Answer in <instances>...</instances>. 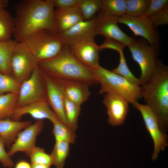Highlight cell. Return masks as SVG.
<instances>
[{
    "mask_svg": "<svg viewBox=\"0 0 168 168\" xmlns=\"http://www.w3.org/2000/svg\"><path fill=\"white\" fill-rule=\"evenodd\" d=\"M126 0H101L100 11L110 15L121 17L126 12Z\"/></svg>",
    "mask_w": 168,
    "mask_h": 168,
    "instance_id": "25",
    "label": "cell"
},
{
    "mask_svg": "<svg viewBox=\"0 0 168 168\" xmlns=\"http://www.w3.org/2000/svg\"><path fill=\"white\" fill-rule=\"evenodd\" d=\"M101 0H80L78 7L83 20L91 19L100 11Z\"/></svg>",
    "mask_w": 168,
    "mask_h": 168,
    "instance_id": "28",
    "label": "cell"
},
{
    "mask_svg": "<svg viewBox=\"0 0 168 168\" xmlns=\"http://www.w3.org/2000/svg\"><path fill=\"white\" fill-rule=\"evenodd\" d=\"M96 16L91 20L82 21L59 35L67 44L83 41H94Z\"/></svg>",
    "mask_w": 168,
    "mask_h": 168,
    "instance_id": "17",
    "label": "cell"
},
{
    "mask_svg": "<svg viewBox=\"0 0 168 168\" xmlns=\"http://www.w3.org/2000/svg\"><path fill=\"white\" fill-rule=\"evenodd\" d=\"M39 65L45 73L53 77L81 81L89 86L98 84L95 76L94 69L80 62L66 44L57 56L39 62Z\"/></svg>",
    "mask_w": 168,
    "mask_h": 168,
    "instance_id": "3",
    "label": "cell"
},
{
    "mask_svg": "<svg viewBox=\"0 0 168 168\" xmlns=\"http://www.w3.org/2000/svg\"><path fill=\"white\" fill-rule=\"evenodd\" d=\"M26 114H29L38 120L47 119L52 123L59 120L50 108L47 100L37 101L16 107L10 118L14 121H20L21 117Z\"/></svg>",
    "mask_w": 168,
    "mask_h": 168,
    "instance_id": "16",
    "label": "cell"
},
{
    "mask_svg": "<svg viewBox=\"0 0 168 168\" xmlns=\"http://www.w3.org/2000/svg\"><path fill=\"white\" fill-rule=\"evenodd\" d=\"M167 6L168 0H150L148 8L143 16L148 17Z\"/></svg>",
    "mask_w": 168,
    "mask_h": 168,
    "instance_id": "34",
    "label": "cell"
},
{
    "mask_svg": "<svg viewBox=\"0 0 168 168\" xmlns=\"http://www.w3.org/2000/svg\"><path fill=\"white\" fill-rule=\"evenodd\" d=\"M70 144L67 142H55L50 154L53 165L56 168H63L70 152Z\"/></svg>",
    "mask_w": 168,
    "mask_h": 168,
    "instance_id": "24",
    "label": "cell"
},
{
    "mask_svg": "<svg viewBox=\"0 0 168 168\" xmlns=\"http://www.w3.org/2000/svg\"><path fill=\"white\" fill-rule=\"evenodd\" d=\"M42 100H47L45 72L39 65L21 84L16 108Z\"/></svg>",
    "mask_w": 168,
    "mask_h": 168,
    "instance_id": "7",
    "label": "cell"
},
{
    "mask_svg": "<svg viewBox=\"0 0 168 168\" xmlns=\"http://www.w3.org/2000/svg\"><path fill=\"white\" fill-rule=\"evenodd\" d=\"M80 107L64 96V111L67 125L74 132L78 127Z\"/></svg>",
    "mask_w": 168,
    "mask_h": 168,
    "instance_id": "27",
    "label": "cell"
},
{
    "mask_svg": "<svg viewBox=\"0 0 168 168\" xmlns=\"http://www.w3.org/2000/svg\"><path fill=\"white\" fill-rule=\"evenodd\" d=\"M17 42L11 39L0 41V72L12 75L11 58Z\"/></svg>",
    "mask_w": 168,
    "mask_h": 168,
    "instance_id": "21",
    "label": "cell"
},
{
    "mask_svg": "<svg viewBox=\"0 0 168 168\" xmlns=\"http://www.w3.org/2000/svg\"><path fill=\"white\" fill-rule=\"evenodd\" d=\"M44 126L43 120H38L20 131L9 148L7 152L9 156L11 157L16 153L21 152H24L29 156L36 147L35 142L36 138L43 129Z\"/></svg>",
    "mask_w": 168,
    "mask_h": 168,
    "instance_id": "12",
    "label": "cell"
},
{
    "mask_svg": "<svg viewBox=\"0 0 168 168\" xmlns=\"http://www.w3.org/2000/svg\"><path fill=\"white\" fill-rule=\"evenodd\" d=\"M119 54V63L118 66L111 71L116 74L120 75L131 83L138 86H140V82L139 79L137 78L131 72L128 68L124 56L123 50L118 52Z\"/></svg>",
    "mask_w": 168,
    "mask_h": 168,
    "instance_id": "29",
    "label": "cell"
},
{
    "mask_svg": "<svg viewBox=\"0 0 168 168\" xmlns=\"http://www.w3.org/2000/svg\"><path fill=\"white\" fill-rule=\"evenodd\" d=\"M21 85L12 76L0 72V95L5 93L18 94Z\"/></svg>",
    "mask_w": 168,
    "mask_h": 168,
    "instance_id": "31",
    "label": "cell"
},
{
    "mask_svg": "<svg viewBox=\"0 0 168 168\" xmlns=\"http://www.w3.org/2000/svg\"><path fill=\"white\" fill-rule=\"evenodd\" d=\"M31 124L30 121H15L10 118L0 119V137L5 146L9 148L15 141L17 134Z\"/></svg>",
    "mask_w": 168,
    "mask_h": 168,
    "instance_id": "20",
    "label": "cell"
},
{
    "mask_svg": "<svg viewBox=\"0 0 168 168\" xmlns=\"http://www.w3.org/2000/svg\"><path fill=\"white\" fill-rule=\"evenodd\" d=\"M118 17L106 14L100 11L96 16V34L101 35L105 38L114 40L128 47L135 39L128 36L120 29L118 25Z\"/></svg>",
    "mask_w": 168,
    "mask_h": 168,
    "instance_id": "10",
    "label": "cell"
},
{
    "mask_svg": "<svg viewBox=\"0 0 168 168\" xmlns=\"http://www.w3.org/2000/svg\"><path fill=\"white\" fill-rule=\"evenodd\" d=\"M54 7L64 8L78 7L80 0H53Z\"/></svg>",
    "mask_w": 168,
    "mask_h": 168,
    "instance_id": "37",
    "label": "cell"
},
{
    "mask_svg": "<svg viewBox=\"0 0 168 168\" xmlns=\"http://www.w3.org/2000/svg\"><path fill=\"white\" fill-rule=\"evenodd\" d=\"M67 45L73 55L83 65L93 69L100 65V50L94 41H83Z\"/></svg>",
    "mask_w": 168,
    "mask_h": 168,
    "instance_id": "13",
    "label": "cell"
},
{
    "mask_svg": "<svg viewBox=\"0 0 168 168\" xmlns=\"http://www.w3.org/2000/svg\"><path fill=\"white\" fill-rule=\"evenodd\" d=\"M126 14L132 16H143L149 5L150 0H126Z\"/></svg>",
    "mask_w": 168,
    "mask_h": 168,
    "instance_id": "30",
    "label": "cell"
},
{
    "mask_svg": "<svg viewBox=\"0 0 168 168\" xmlns=\"http://www.w3.org/2000/svg\"><path fill=\"white\" fill-rule=\"evenodd\" d=\"M140 87L141 98L154 113L161 130L165 133L168 126V67L160 60L153 73Z\"/></svg>",
    "mask_w": 168,
    "mask_h": 168,
    "instance_id": "2",
    "label": "cell"
},
{
    "mask_svg": "<svg viewBox=\"0 0 168 168\" xmlns=\"http://www.w3.org/2000/svg\"><path fill=\"white\" fill-rule=\"evenodd\" d=\"M14 168H31V165L27 161L22 160L16 163Z\"/></svg>",
    "mask_w": 168,
    "mask_h": 168,
    "instance_id": "38",
    "label": "cell"
},
{
    "mask_svg": "<svg viewBox=\"0 0 168 168\" xmlns=\"http://www.w3.org/2000/svg\"><path fill=\"white\" fill-rule=\"evenodd\" d=\"M45 78L48 104L59 120L68 125L64 111V96L61 86L56 78L45 72Z\"/></svg>",
    "mask_w": 168,
    "mask_h": 168,
    "instance_id": "15",
    "label": "cell"
},
{
    "mask_svg": "<svg viewBox=\"0 0 168 168\" xmlns=\"http://www.w3.org/2000/svg\"><path fill=\"white\" fill-rule=\"evenodd\" d=\"M25 42L39 62L56 57L66 44L59 35L46 30L33 33Z\"/></svg>",
    "mask_w": 168,
    "mask_h": 168,
    "instance_id": "5",
    "label": "cell"
},
{
    "mask_svg": "<svg viewBox=\"0 0 168 168\" xmlns=\"http://www.w3.org/2000/svg\"><path fill=\"white\" fill-rule=\"evenodd\" d=\"M94 74L100 85L99 93L119 95L132 104L133 107L141 98L139 86L133 85L122 76L109 71L100 65L94 69Z\"/></svg>",
    "mask_w": 168,
    "mask_h": 168,
    "instance_id": "4",
    "label": "cell"
},
{
    "mask_svg": "<svg viewBox=\"0 0 168 168\" xmlns=\"http://www.w3.org/2000/svg\"><path fill=\"white\" fill-rule=\"evenodd\" d=\"M103 103L107 109L109 124L114 126L123 124L129 110L128 101L119 95L107 93Z\"/></svg>",
    "mask_w": 168,
    "mask_h": 168,
    "instance_id": "14",
    "label": "cell"
},
{
    "mask_svg": "<svg viewBox=\"0 0 168 168\" xmlns=\"http://www.w3.org/2000/svg\"><path fill=\"white\" fill-rule=\"evenodd\" d=\"M56 78L65 97L78 106L81 107L89 97L90 86L87 83L78 80Z\"/></svg>",
    "mask_w": 168,
    "mask_h": 168,
    "instance_id": "18",
    "label": "cell"
},
{
    "mask_svg": "<svg viewBox=\"0 0 168 168\" xmlns=\"http://www.w3.org/2000/svg\"><path fill=\"white\" fill-rule=\"evenodd\" d=\"M39 63L25 42L16 43L11 58L12 75L16 80L21 84L27 80Z\"/></svg>",
    "mask_w": 168,
    "mask_h": 168,
    "instance_id": "8",
    "label": "cell"
},
{
    "mask_svg": "<svg viewBox=\"0 0 168 168\" xmlns=\"http://www.w3.org/2000/svg\"><path fill=\"white\" fill-rule=\"evenodd\" d=\"M54 19L57 33L59 35L84 20L78 7L56 8L54 11Z\"/></svg>",
    "mask_w": 168,
    "mask_h": 168,
    "instance_id": "19",
    "label": "cell"
},
{
    "mask_svg": "<svg viewBox=\"0 0 168 168\" xmlns=\"http://www.w3.org/2000/svg\"><path fill=\"white\" fill-rule=\"evenodd\" d=\"M52 123L53 125L52 133L55 142H65L70 144L74 143L76 138L75 132L59 120L54 121Z\"/></svg>",
    "mask_w": 168,
    "mask_h": 168,
    "instance_id": "23",
    "label": "cell"
},
{
    "mask_svg": "<svg viewBox=\"0 0 168 168\" xmlns=\"http://www.w3.org/2000/svg\"><path fill=\"white\" fill-rule=\"evenodd\" d=\"M9 3L8 0H0V10L5 9L8 6Z\"/></svg>",
    "mask_w": 168,
    "mask_h": 168,
    "instance_id": "39",
    "label": "cell"
},
{
    "mask_svg": "<svg viewBox=\"0 0 168 168\" xmlns=\"http://www.w3.org/2000/svg\"><path fill=\"white\" fill-rule=\"evenodd\" d=\"M18 94L0 95V119L10 118L16 108Z\"/></svg>",
    "mask_w": 168,
    "mask_h": 168,
    "instance_id": "26",
    "label": "cell"
},
{
    "mask_svg": "<svg viewBox=\"0 0 168 168\" xmlns=\"http://www.w3.org/2000/svg\"><path fill=\"white\" fill-rule=\"evenodd\" d=\"M5 144L0 137V162L6 168H12L14 166L13 161L5 150Z\"/></svg>",
    "mask_w": 168,
    "mask_h": 168,
    "instance_id": "35",
    "label": "cell"
},
{
    "mask_svg": "<svg viewBox=\"0 0 168 168\" xmlns=\"http://www.w3.org/2000/svg\"><path fill=\"white\" fill-rule=\"evenodd\" d=\"M31 168H50V166L47 165L31 164Z\"/></svg>",
    "mask_w": 168,
    "mask_h": 168,
    "instance_id": "40",
    "label": "cell"
},
{
    "mask_svg": "<svg viewBox=\"0 0 168 168\" xmlns=\"http://www.w3.org/2000/svg\"><path fill=\"white\" fill-rule=\"evenodd\" d=\"M29 156L30 158V164L45 165L50 166L53 165L50 154L46 153L41 147H36Z\"/></svg>",
    "mask_w": 168,
    "mask_h": 168,
    "instance_id": "32",
    "label": "cell"
},
{
    "mask_svg": "<svg viewBox=\"0 0 168 168\" xmlns=\"http://www.w3.org/2000/svg\"><path fill=\"white\" fill-rule=\"evenodd\" d=\"M118 22L126 25L134 35L142 37L150 45L160 46L159 33L148 17H134L125 14L118 17Z\"/></svg>",
    "mask_w": 168,
    "mask_h": 168,
    "instance_id": "11",
    "label": "cell"
},
{
    "mask_svg": "<svg viewBox=\"0 0 168 168\" xmlns=\"http://www.w3.org/2000/svg\"><path fill=\"white\" fill-rule=\"evenodd\" d=\"M148 18L156 28L161 25L168 24V6Z\"/></svg>",
    "mask_w": 168,
    "mask_h": 168,
    "instance_id": "33",
    "label": "cell"
},
{
    "mask_svg": "<svg viewBox=\"0 0 168 168\" xmlns=\"http://www.w3.org/2000/svg\"><path fill=\"white\" fill-rule=\"evenodd\" d=\"M134 107L141 112L146 128L153 140L154 148L152 159L155 160L160 152L164 150L167 146V136L161 130L156 115L148 105L137 102Z\"/></svg>",
    "mask_w": 168,
    "mask_h": 168,
    "instance_id": "9",
    "label": "cell"
},
{
    "mask_svg": "<svg viewBox=\"0 0 168 168\" xmlns=\"http://www.w3.org/2000/svg\"><path fill=\"white\" fill-rule=\"evenodd\" d=\"M14 18L5 9L0 10V41H7L13 36Z\"/></svg>",
    "mask_w": 168,
    "mask_h": 168,
    "instance_id": "22",
    "label": "cell"
},
{
    "mask_svg": "<svg viewBox=\"0 0 168 168\" xmlns=\"http://www.w3.org/2000/svg\"><path fill=\"white\" fill-rule=\"evenodd\" d=\"M15 7L13 36L17 42H25L40 30L57 34L54 19L53 0H23L16 3Z\"/></svg>",
    "mask_w": 168,
    "mask_h": 168,
    "instance_id": "1",
    "label": "cell"
},
{
    "mask_svg": "<svg viewBox=\"0 0 168 168\" xmlns=\"http://www.w3.org/2000/svg\"><path fill=\"white\" fill-rule=\"evenodd\" d=\"M128 47L133 59L141 70L140 85L148 79L157 67L160 61L158 57L160 46L150 45L144 39L139 38L135 39Z\"/></svg>",
    "mask_w": 168,
    "mask_h": 168,
    "instance_id": "6",
    "label": "cell"
},
{
    "mask_svg": "<svg viewBox=\"0 0 168 168\" xmlns=\"http://www.w3.org/2000/svg\"><path fill=\"white\" fill-rule=\"evenodd\" d=\"M125 46L120 43L114 40L106 38L104 43L99 46L100 50L104 49H109L115 50L118 52L123 50Z\"/></svg>",
    "mask_w": 168,
    "mask_h": 168,
    "instance_id": "36",
    "label": "cell"
}]
</instances>
